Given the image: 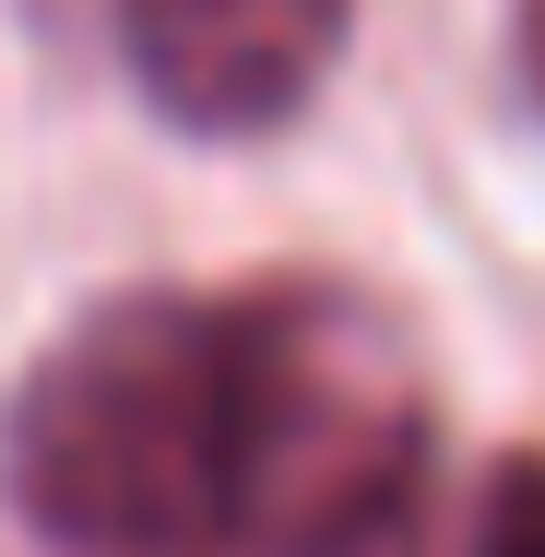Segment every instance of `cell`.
<instances>
[{
    "label": "cell",
    "instance_id": "obj_1",
    "mask_svg": "<svg viewBox=\"0 0 545 557\" xmlns=\"http://www.w3.org/2000/svg\"><path fill=\"white\" fill-rule=\"evenodd\" d=\"M0 498L72 557H237L249 297L131 285L84 309L0 416Z\"/></svg>",
    "mask_w": 545,
    "mask_h": 557
},
{
    "label": "cell",
    "instance_id": "obj_2",
    "mask_svg": "<svg viewBox=\"0 0 545 557\" xmlns=\"http://www.w3.org/2000/svg\"><path fill=\"white\" fill-rule=\"evenodd\" d=\"M428 368L356 285H249V510L237 557H404L428 522Z\"/></svg>",
    "mask_w": 545,
    "mask_h": 557
},
{
    "label": "cell",
    "instance_id": "obj_3",
    "mask_svg": "<svg viewBox=\"0 0 545 557\" xmlns=\"http://www.w3.org/2000/svg\"><path fill=\"white\" fill-rule=\"evenodd\" d=\"M344 36H356V0H119V60L143 108L202 143L285 131L332 84Z\"/></svg>",
    "mask_w": 545,
    "mask_h": 557
},
{
    "label": "cell",
    "instance_id": "obj_4",
    "mask_svg": "<svg viewBox=\"0 0 545 557\" xmlns=\"http://www.w3.org/2000/svg\"><path fill=\"white\" fill-rule=\"evenodd\" d=\"M462 557H545V450H510V462L486 474Z\"/></svg>",
    "mask_w": 545,
    "mask_h": 557
},
{
    "label": "cell",
    "instance_id": "obj_5",
    "mask_svg": "<svg viewBox=\"0 0 545 557\" xmlns=\"http://www.w3.org/2000/svg\"><path fill=\"white\" fill-rule=\"evenodd\" d=\"M510 60H522V84H534V108H545V0H522V24H510Z\"/></svg>",
    "mask_w": 545,
    "mask_h": 557
}]
</instances>
